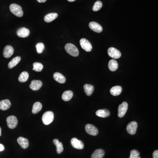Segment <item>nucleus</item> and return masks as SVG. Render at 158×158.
<instances>
[{
	"label": "nucleus",
	"mask_w": 158,
	"mask_h": 158,
	"mask_svg": "<svg viewBox=\"0 0 158 158\" xmlns=\"http://www.w3.org/2000/svg\"><path fill=\"white\" fill-rule=\"evenodd\" d=\"M65 48L66 52L71 56L77 57L79 55V51L78 49L73 44L67 43L65 46Z\"/></svg>",
	"instance_id": "nucleus-1"
},
{
	"label": "nucleus",
	"mask_w": 158,
	"mask_h": 158,
	"mask_svg": "<svg viewBox=\"0 0 158 158\" xmlns=\"http://www.w3.org/2000/svg\"><path fill=\"white\" fill-rule=\"evenodd\" d=\"M10 10L12 13L18 17H22L23 15L22 8L16 4H13L10 6Z\"/></svg>",
	"instance_id": "nucleus-2"
},
{
	"label": "nucleus",
	"mask_w": 158,
	"mask_h": 158,
	"mask_svg": "<svg viewBox=\"0 0 158 158\" xmlns=\"http://www.w3.org/2000/svg\"><path fill=\"white\" fill-rule=\"evenodd\" d=\"M54 118V113L51 111H47L43 115L42 120L44 124L47 125L53 122Z\"/></svg>",
	"instance_id": "nucleus-3"
},
{
	"label": "nucleus",
	"mask_w": 158,
	"mask_h": 158,
	"mask_svg": "<svg viewBox=\"0 0 158 158\" xmlns=\"http://www.w3.org/2000/svg\"><path fill=\"white\" fill-rule=\"evenodd\" d=\"M80 46L84 50L87 52H90L92 49V46L91 43L85 38H82L80 41Z\"/></svg>",
	"instance_id": "nucleus-4"
},
{
	"label": "nucleus",
	"mask_w": 158,
	"mask_h": 158,
	"mask_svg": "<svg viewBox=\"0 0 158 158\" xmlns=\"http://www.w3.org/2000/svg\"><path fill=\"white\" fill-rule=\"evenodd\" d=\"M6 121H7V125L10 129L16 128L18 123L17 118L14 116H10L8 117Z\"/></svg>",
	"instance_id": "nucleus-5"
},
{
	"label": "nucleus",
	"mask_w": 158,
	"mask_h": 158,
	"mask_svg": "<svg viewBox=\"0 0 158 158\" xmlns=\"http://www.w3.org/2000/svg\"><path fill=\"white\" fill-rule=\"evenodd\" d=\"M108 54L110 57L114 59H118L120 58L121 53L118 49L111 47L108 49Z\"/></svg>",
	"instance_id": "nucleus-6"
},
{
	"label": "nucleus",
	"mask_w": 158,
	"mask_h": 158,
	"mask_svg": "<svg viewBox=\"0 0 158 158\" xmlns=\"http://www.w3.org/2000/svg\"><path fill=\"white\" fill-rule=\"evenodd\" d=\"M128 104L127 102H123L120 105L118 108V117L120 118L123 117L125 115L128 109Z\"/></svg>",
	"instance_id": "nucleus-7"
},
{
	"label": "nucleus",
	"mask_w": 158,
	"mask_h": 158,
	"mask_svg": "<svg viewBox=\"0 0 158 158\" xmlns=\"http://www.w3.org/2000/svg\"><path fill=\"white\" fill-rule=\"evenodd\" d=\"M138 128V123L135 121H132L130 122L127 126L126 130L129 134L131 135L135 134Z\"/></svg>",
	"instance_id": "nucleus-8"
},
{
	"label": "nucleus",
	"mask_w": 158,
	"mask_h": 158,
	"mask_svg": "<svg viewBox=\"0 0 158 158\" xmlns=\"http://www.w3.org/2000/svg\"><path fill=\"white\" fill-rule=\"evenodd\" d=\"M85 130L87 133L90 135L93 136H96L98 133L97 128L95 126L90 124H88L85 126Z\"/></svg>",
	"instance_id": "nucleus-9"
},
{
	"label": "nucleus",
	"mask_w": 158,
	"mask_h": 158,
	"mask_svg": "<svg viewBox=\"0 0 158 158\" xmlns=\"http://www.w3.org/2000/svg\"><path fill=\"white\" fill-rule=\"evenodd\" d=\"M72 145L75 149H84V144L83 142L79 140L76 138H74L71 140Z\"/></svg>",
	"instance_id": "nucleus-10"
},
{
	"label": "nucleus",
	"mask_w": 158,
	"mask_h": 158,
	"mask_svg": "<svg viewBox=\"0 0 158 158\" xmlns=\"http://www.w3.org/2000/svg\"><path fill=\"white\" fill-rule=\"evenodd\" d=\"M90 29L96 33H99L102 32V27L99 24L95 22H92L89 24Z\"/></svg>",
	"instance_id": "nucleus-11"
},
{
	"label": "nucleus",
	"mask_w": 158,
	"mask_h": 158,
	"mask_svg": "<svg viewBox=\"0 0 158 158\" xmlns=\"http://www.w3.org/2000/svg\"><path fill=\"white\" fill-rule=\"evenodd\" d=\"M14 52V49L10 45H7L4 48L3 55L6 58H9L13 55Z\"/></svg>",
	"instance_id": "nucleus-12"
},
{
	"label": "nucleus",
	"mask_w": 158,
	"mask_h": 158,
	"mask_svg": "<svg viewBox=\"0 0 158 158\" xmlns=\"http://www.w3.org/2000/svg\"><path fill=\"white\" fill-rule=\"evenodd\" d=\"M43 83L41 80H33L31 81L30 88L33 91H38L42 86Z\"/></svg>",
	"instance_id": "nucleus-13"
},
{
	"label": "nucleus",
	"mask_w": 158,
	"mask_h": 158,
	"mask_svg": "<svg viewBox=\"0 0 158 158\" xmlns=\"http://www.w3.org/2000/svg\"><path fill=\"white\" fill-rule=\"evenodd\" d=\"M30 34V31L26 28H20L17 32V34L20 38H25L28 37Z\"/></svg>",
	"instance_id": "nucleus-14"
},
{
	"label": "nucleus",
	"mask_w": 158,
	"mask_h": 158,
	"mask_svg": "<svg viewBox=\"0 0 158 158\" xmlns=\"http://www.w3.org/2000/svg\"><path fill=\"white\" fill-rule=\"evenodd\" d=\"M17 142L22 149H26L29 145V142L28 139L23 138V137H19L18 138Z\"/></svg>",
	"instance_id": "nucleus-15"
},
{
	"label": "nucleus",
	"mask_w": 158,
	"mask_h": 158,
	"mask_svg": "<svg viewBox=\"0 0 158 158\" xmlns=\"http://www.w3.org/2000/svg\"><path fill=\"white\" fill-rule=\"evenodd\" d=\"M11 106V103L9 99L3 100L0 101V109L1 110H7Z\"/></svg>",
	"instance_id": "nucleus-16"
},
{
	"label": "nucleus",
	"mask_w": 158,
	"mask_h": 158,
	"mask_svg": "<svg viewBox=\"0 0 158 158\" xmlns=\"http://www.w3.org/2000/svg\"><path fill=\"white\" fill-rule=\"evenodd\" d=\"M54 79L60 84H64L66 82V79L65 76L59 72H55L53 75Z\"/></svg>",
	"instance_id": "nucleus-17"
},
{
	"label": "nucleus",
	"mask_w": 158,
	"mask_h": 158,
	"mask_svg": "<svg viewBox=\"0 0 158 158\" xmlns=\"http://www.w3.org/2000/svg\"><path fill=\"white\" fill-rule=\"evenodd\" d=\"M110 113L109 110L106 109H100L96 112V115L97 117L102 118H105L110 116Z\"/></svg>",
	"instance_id": "nucleus-18"
},
{
	"label": "nucleus",
	"mask_w": 158,
	"mask_h": 158,
	"mask_svg": "<svg viewBox=\"0 0 158 158\" xmlns=\"http://www.w3.org/2000/svg\"><path fill=\"white\" fill-rule=\"evenodd\" d=\"M58 16V14L56 13H51L48 14L44 18V21L46 22H51L56 19Z\"/></svg>",
	"instance_id": "nucleus-19"
},
{
	"label": "nucleus",
	"mask_w": 158,
	"mask_h": 158,
	"mask_svg": "<svg viewBox=\"0 0 158 158\" xmlns=\"http://www.w3.org/2000/svg\"><path fill=\"white\" fill-rule=\"evenodd\" d=\"M73 95V92L71 91H65L62 95V99L64 101H69L71 99Z\"/></svg>",
	"instance_id": "nucleus-20"
},
{
	"label": "nucleus",
	"mask_w": 158,
	"mask_h": 158,
	"mask_svg": "<svg viewBox=\"0 0 158 158\" xmlns=\"http://www.w3.org/2000/svg\"><path fill=\"white\" fill-rule=\"evenodd\" d=\"M122 88L120 86H116L113 87L110 90V93L113 96H118L121 93Z\"/></svg>",
	"instance_id": "nucleus-21"
},
{
	"label": "nucleus",
	"mask_w": 158,
	"mask_h": 158,
	"mask_svg": "<svg viewBox=\"0 0 158 158\" xmlns=\"http://www.w3.org/2000/svg\"><path fill=\"white\" fill-rule=\"evenodd\" d=\"M108 66H109V68L111 71H115L118 68V64L117 62L114 59L110 60Z\"/></svg>",
	"instance_id": "nucleus-22"
},
{
	"label": "nucleus",
	"mask_w": 158,
	"mask_h": 158,
	"mask_svg": "<svg viewBox=\"0 0 158 158\" xmlns=\"http://www.w3.org/2000/svg\"><path fill=\"white\" fill-rule=\"evenodd\" d=\"M84 90L86 95L88 96H91L94 91V87L93 85L88 84H85L84 85Z\"/></svg>",
	"instance_id": "nucleus-23"
},
{
	"label": "nucleus",
	"mask_w": 158,
	"mask_h": 158,
	"mask_svg": "<svg viewBox=\"0 0 158 158\" xmlns=\"http://www.w3.org/2000/svg\"><path fill=\"white\" fill-rule=\"evenodd\" d=\"M21 57L20 56H17L11 60L8 64V67L9 68H12L16 66L21 61Z\"/></svg>",
	"instance_id": "nucleus-24"
},
{
	"label": "nucleus",
	"mask_w": 158,
	"mask_h": 158,
	"mask_svg": "<svg viewBox=\"0 0 158 158\" xmlns=\"http://www.w3.org/2000/svg\"><path fill=\"white\" fill-rule=\"evenodd\" d=\"M104 155V151L101 149H98L92 155V158H103Z\"/></svg>",
	"instance_id": "nucleus-25"
},
{
	"label": "nucleus",
	"mask_w": 158,
	"mask_h": 158,
	"mask_svg": "<svg viewBox=\"0 0 158 158\" xmlns=\"http://www.w3.org/2000/svg\"><path fill=\"white\" fill-rule=\"evenodd\" d=\"M53 143L56 146L57 152L58 154H61L63 151V146L62 142H59L58 139H55L53 140Z\"/></svg>",
	"instance_id": "nucleus-26"
},
{
	"label": "nucleus",
	"mask_w": 158,
	"mask_h": 158,
	"mask_svg": "<svg viewBox=\"0 0 158 158\" xmlns=\"http://www.w3.org/2000/svg\"><path fill=\"white\" fill-rule=\"evenodd\" d=\"M42 105L40 102H35L34 104L32 109V113L34 114H37L41 110Z\"/></svg>",
	"instance_id": "nucleus-27"
},
{
	"label": "nucleus",
	"mask_w": 158,
	"mask_h": 158,
	"mask_svg": "<svg viewBox=\"0 0 158 158\" xmlns=\"http://www.w3.org/2000/svg\"><path fill=\"white\" fill-rule=\"evenodd\" d=\"M29 77V74L28 72H27L24 71L22 72L20 74L18 77V80L19 82L24 83L28 80Z\"/></svg>",
	"instance_id": "nucleus-28"
},
{
	"label": "nucleus",
	"mask_w": 158,
	"mask_h": 158,
	"mask_svg": "<svg viewBox=\"0 0 158 158\" xmlns=\"http://www.w3.org/2000/svg\"><path fill=\"white\" fill-rule=\"evenodd\" d=\"M43 65L41 63H36L33 64V69L36 72H41L43 68Z\"/></svg>",
	"instance_id": "nucleus-29"
},
{
	"label": "nucleus",
	"mask_w": 158,
	"mask_h": 158,
	"mask_svg": "<svg viewBox=\"0 0 158 158\" xmlns=\"http://www.w3.org/2000/svg\"><path fill=\"white\" fill-rule=\"evenodd\" d=\"M102 7V3L101 1H97L95 3L93 7V10L95 12H97L100 10Z\"/></svg>",
	"instance_id": "nucleus-30"
},
{
	"label": "nucleus",
	"mask_w": 158,
	"mask_h": 158,
	"mask_svg": "<svg viewBox=\"0 0 158 158\" xmlns=\"http://www.w3.org/2000/svg\"><path fill=\"white\" fill-rule=\"evenodd\" d=\"M36 49H37V52L38 54H41L42 53L44 50V44L42 43H38L36 46Z\"/></svg>",
	"instance_id": "nucleus-31"
},
{
	"label": "nucleus",
	"mask_w": 158,
	"mask_h": 158,
	"mask_svg": "<svg viewBox=\"0 0 158 158\" xmlns=\"http://www.w3.org/2000/svg\"><path fill=\"white\" fill-rule=\"evenodd\" d=\"M140 155V153L136 150H133L130 152V155L129 158H137Z\"/></svg>",
	"instance_id": "nucleus-32"
},
{
	"label": "nucleus",
	"mask_w": 158,
	"mask_h": 158,
	"mask_svg": "<svg viewBox=\"0 0 158 158\" xmlns=\"http://www.w3.org/2000/svg\"><path fill=\"white\" fill-rule=\"evenodd\" d=\"M153 158H158V151L155 150L154 151L153 153Z\"/></svg>",
	"instance_id": "nucleus-33"
},
{
	"label": "nucleus",
	"mask_w": 158,
	"mask_h": 158,
	"mask_svg": "<svg viewBox=\"0 0 158 158\" xmlns=\"http://www.w3.org/2000/svg\"><path fill=\"white\" fill-rule=\"evenodd\" d=\"M5 150V147L2 144H0V151H2Z\"/></svg>",
	"instance_id": "nucleus-34"
},
{
	"label": "nucleus",
	"mask_w": 158,
	"mask_h": 158,
	"mask_svg": "<svg viewBox=\"0 0 158 158\" xmlns=\"http://www.w3.org/2000/svg\"><path fill=\"white\" fill-rule=\"evenodd\" d=\"M37 1L39 3H44L47 1V0H37Z\"/></svg>",
	"instance_id": "nucleus-35"
},
{
	"label": "nucleus",
	"mask_w": 158,
	"mask_h": 158,
	"mask_svg": "<svg viewBox=\"0 0 158 158\" xmlns=\"http://www.w3.org/2000/svg\"><path fill=\"white\" fill-rule=\"evenodd\" d=\"M67 1H69V2H73V1H74L76 0H67Z\"/></svg>",
	"instance_id": "nucleus-36"
},
{
	"label": "nucleus",
	"mask_w": 158,
	"mask_h": 158,
	"mask_svg": "<svg viewBox=\"0 0 158 158\" xmlns=\"http://www.w3.org/2000/svg\"><path fill=\"white\" fill-rule=\"evenodd\" d=\"M1 135V127H0V136Z\"/></svg>",
	"instance_id": "nucleus-37"
},
{
	"label": "nucleus",
	"mask_w": 158,
	"mask_h": 158,
	"mask_svg": "<svg viewBox=\"0 0 158 158\" xmlns=\"http://www.w3.org/2000/svg\"><path fill=\"white\" fill-rule=\"evenodd\" d=\"M141 158V157H139H139H138V158Z\"/></svg>",
	"instance_id": "nucleus-38"
}]
</instances>
